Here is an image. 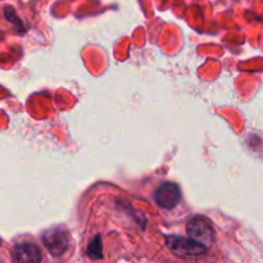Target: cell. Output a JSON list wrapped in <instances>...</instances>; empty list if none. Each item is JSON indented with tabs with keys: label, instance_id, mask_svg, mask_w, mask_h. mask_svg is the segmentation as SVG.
<instances>
[{
	"label": "cell",
	"instance_id": "5",
	"mask_svg": "<svg viewBox=\"0 0 263 263\" xmlns=\"http://www.w3.org/2000/svg\"><path fill=\"white\" fill-rule=\"evenodd\" d=\"M13 261L15 262H40L43 259L41 251L33 243H18L15 244L12 252Z\"/></svg>",
	"mask_w": 263,
	"mask_h": 263
},
{
	"label": "cell",
	"instance_id": "6",
	"mask_svg": "<svg viewBox=\"0 0 263 263\" xmlns=\"http://www.w3.org/2000/svg\"><path fill=\"white\" fill-rule=\"evenodd\" d=\"M103 252V247H102V240H100L99 236L94 239V240L90 243L89 248H87V256L91 257L92 259H100L103 257L102 254Z\"/></svg>",
	"mask_w": 263,
	"mask_h": 263
},
{
	"label": "cell",
	"instance_id": "4",
	"mask_svg": "<svg viewBox=\"0 0 263 263\" xmlns=\"http://www.w3.org/2000/svg\"><path fill=\"white\" fill-rule=\"evenodd\" d=\"M181 199V192L176 184L164 182L154 193V200L157 204L164 210H171L176 207Z\"/></svg>",
	"mask_w": 263,
	"mask_h": 263
},
{
	"label": "cell",
	"instance_id": "3",
	"mask_svg": "<svg viewBox=\"0 0 263 263\" xmlns=\"http://www.w3.org/2000/svg\"><path fill=\"white\" fill-rule=\"evenodd\" d=\"M43 243L54 257H59L68 249L69 235L61 228L50 229L43 235Z\"/></svg>",
	"mask_w": 263,
	"mask_h": 263
},
{
	"label": "cell",
	"instance_id": "2",
	"mask_svg": "<svg viewBox=\"0 0 263 263\" xmlns=\"http://www.w3.org/2000/svg\"><path fill=\"white\" fill-rule=\"evenodd\" d=\"M187 235L190 238L195 239L197 241L202 243L203 246L210 248L212 243L215 241V231H213L212 225L210 221L204 217H198L192 218L186 226Z\"/></svg>",
	"mask_w": 263,
	"mask_h": 263
},
{
	"label": "cell",
	"instance_id": "1",
	"mask_svg": "<svg viewBox=\"0 0 263 263\" xmlns=\"http://www.w3.org/2000/svg\"><path fill=\"white\" fill-rule=\"evenodd\" d=\"M166 244L171 252H174L176 256L185 257H199L207 253L208 247L203 246L202 243L197 241L193 238H184V236L171 235L166 238Z\"/></svg>",
	"mask_w": 263,
	"mask_h": 263
},
{
	"label": "cell",
	"instance_id": "7",
	"mask_svg": "<svg viewBox=\"0 0 263 263\" xmlns=\"http://www.w3.org/2000/svg\"><path fill=\"white\" fill-rule=\"evenodd\" d=\"M0 243H2V240H0Z\"/></svg>",
	"mask_w": 263,
	"mask_h": 263
}]
</instances>
